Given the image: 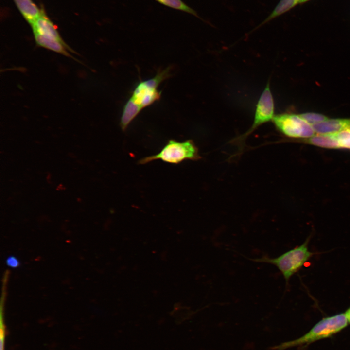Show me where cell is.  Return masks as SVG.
<instances>
[{"label":"cell","instance_id":"obj_1","mask_svg":"<svg viewBox=\"0 0 350 350\" xmlns=\"http://www.w3.org/2000/svg\"><path fill=\"white\" fill-rule=\"evenodd\" d=\"M171 67L159 71L153 78L140 81L123 107L120 125L125 131L131 122L144 108L159 101L161 91L158 88L160 84L171 76Z\"/></svg>","mask_w":350,"mask_h":350},{"label":"cell","instance_id":"obj_2","mask_svg":"<svg viewBox=\"0 0 350 350\" xmlns=\"http://www.w3.org/2000/svg\"><path fill=\"white\" fill-rule=\"evenodd\" d=\"M309 240L310 237H308L301 245L275 258L264 256L249 259L256 262L275 266L282 274L287 285L291 277L298 272L314 254L309 250Z\"/></svg>","mask_w":350,"mask_h":350},{"label":"cell","instance_id":"obj_3","mask_svg":"<svg viewBox=\"0 0 350 350\" xmlns=\"http://www.w3.org/2000/svg\"><path fill=\"white\" fill-rule=\"evenodd\" d=\"M348 324L344 313L323 318L300 337L282 343L275 347V350H282L290 347L306 345L329 337L344 329Z\"/></svg>","mask_w":350,"mask_h":350},{"label":"cell","instance_id":"obj_4","mask_svg":"<svg viewBox=\"0 0 350 350\" xmlns=\"http://www.w3.org/2000/svg\"><path fill=\"white\" fill-rule=\"evenodd\" d=\"M201 158L198 147L191 140L177 141L171 139L158 154L145 157L138 161L140 164H145L156 160L178 164L187 160H198Z\"/></svg>","mask_w":350,"mask_h":350},{"label":"cell","instance_id":"obj_5","mask_svg":"<svg viewBox=\"0 0 350 350\" xmlns=\"http://www.w3.org/2000/svg\"><path fill=\"white\" fill-rule=\"evenodd\" d=\"M272 121L279 132L289 138L305 139L313 136L315 133L312 126L299 114H279L274 116Z\"/></svg>","mask_w":350,"mask_h":350},{"label":"cell","instance_id":"obj_6","mask_svg":"<svg viewBox=\"0 0 350 350\" xmlns=\"http://www.w3.org/2000/svg\"><path fill=\"white\" fill-rule=\"evenodd\" d=\"M274 115V100L270 83L268 82L258 101L252 126L245 133L236 138L234 141L241 142L244 140L259 126L272 121Z\"/></svg>","mask_w":350,"mask_h":350},{"label":"cell","instance_id":"obj_7","mask_svg":"<svg viewBox=\"0 0 350 350\" xmlns=\"http://www.w3.org/2000/svg\"><path fill=\"white\" fill-rule=\"evenodd\" d=\"M34 35L64 42L53 23L43 11L40 16L31 24Z\"/></svg>","mask_w":350,"mask_h":350},{"label":"cell","instance_id":"obj_8","mask_svg":"<svg viewBox=\"0 0 350 350\" xmlns=\"http://www.w3.org/2000/svg\"><path fill=\"white\" fill-rule=\"evenodd\" d=\"M312 126L318 134H335L350 127V119H328Z\"/></svg>","mask_w":350,"mask_h":350},{"label":"cell","instance_id":"obj_9","mask_svg":"<svg viewBox=\"0 0 350 350\" xmlns=\"http://www.w3.org/2000/svg\"><path fill=\"white\" fill-rule=\"evenodd\" d=\"M301 140L304 143L321 148H341L339 143L333 134H318L307 139H302Z\"/></svg>","mask_w":350,"mask_h":350},{"label":"cell","instance_id":"obj_10","mask_svg":"<svg viewBox=\"0 0 350 350\" xmlns=\"http://www.w3.org/2000/svg\"><path fill=\"white\" fill-rule=\"evenodd\" d=\"M14 0L24 18L31 24L40 16L43 12L31 0Z\"/></svg>","mask_w":350,"mask_h":350},{"label":"cell","instance_id":"obj_11","mask_svg":"<svg viewBox=\"0 0 350 350\" xmlns=\"http://www.w3.org/2000/svg\"><path fill=\"white\" fill-rule=\"evenodd\" d=\"M301 0H280L270 14L255 29L289 11L298 4H301Z\"/></svg>","mask_w":350,"mask_h":350},{"label":"cell","instance_id":"obj_12","mask_svg":"<svg viewBox=\"0 0 350 350\" xmlns=\"http://www.w3.org/2000/svg\"><path fill=\"white\" fill-rule=\"evenodd\" d=\"M160 4L178 10L184 11L192 14L197 17H199L197 13L186 5L181 0H155Z\"/></svg>","mask_w":350,"mask_h":350},{"label":"cell","instance_id":"obj_13","mask_svg":"<svg viewBox=\"0 0 350 350\" xmlns=\"http://www.w3.org/2000/svg\"><path fill=\"white\" fill-rule=\"evenodd\" d=\"M299 116L311 125L329 119L323 114L314 112H306L299 114Z\"/></svg>","mask_w":350,"mask_h":350},{"label":"cell","instance_id":"obj_14","mask_svg":"<svg viewBox=\"0 0 350 350\" xmlns=\"http://www.w3.org/2000/svg\"><path fill=\"white\" fill-rule=\"evenodd\" d=\"M6 262L8 266L14 268L18 267L20 264L18 260L13 256L8 257Z\"/></svg>","mask_w":350,"mask_h":350},{"label":"cell","instance_id":"obj_15","mask_svg":"<svg viewBox=\"0 0 350 350\" xmlns=\"http://www.w3.org/2000/svg\"><path fill=\"white\" fill-rule=\"evenodd\" d=\"M344 313L346 315L349 324H350V306L347 309Z\"/></svg>","mask_w":350,"mask_h":350},{"label":"cell","instance_id":"obj_16","mask_svg":"<svg viewBox=\"0 0 350 350\" xmlns=\"http://www.w3.org/2000/svg\"><path fill=\"white\" fill-rule=\"evenodd\" d=\"M310 0H301V4H302V3H305V2H308V1H310Z\"/></svg>","mask_w":350,"mask_h":350}]
</instances>
